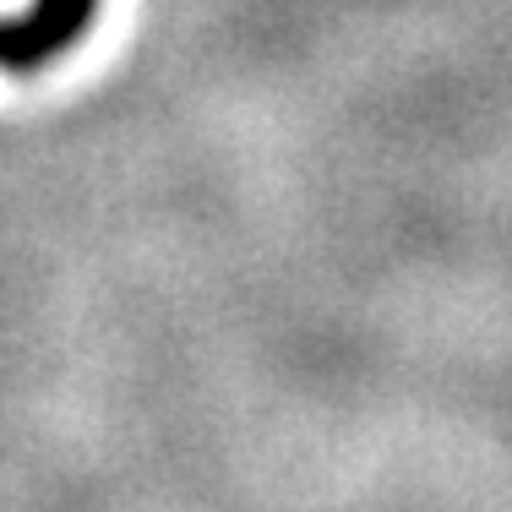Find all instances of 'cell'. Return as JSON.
Segmentation results:
<instances>
[{
	"mask_svg": "<svg viewBox=\"0 0 512 512\" xmlns=\"http://www.w3.org/2000/svg\"><path fill=\"white\" fill-rule=\"evenodd\" d=\"M99 0H33L22 17H0V71L33 77L88 39Z\"/></svg>",
	"mask_w": 512,
	"mask_h": 512,
	"instance_id": "obj_1",
	"label": "cell"
}]
</instances>
